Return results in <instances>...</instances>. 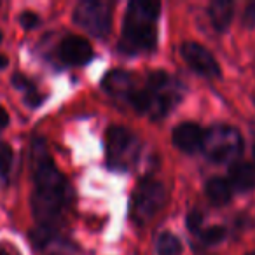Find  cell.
Returning a JSON list of instances; mask_svg holds the SVG:
<instances>
[{
  "instance_id": "obj_1",
  "label": "cell",
  "mask_w": 255,
  "mask_h": 255,
  "mask_svg": "<svg viewBox=\"0 0 255 255\" xmlns=\"http://www.w3.org/2000/svg\"><path fill=\"white\" fill-rule=\"evenodd\" d=\"M30 164H32V175L35 182V191L32 198L33 215L39 226L56 229L61 215L72 201V189L67 178L53 163L42 138H35L32 142Z\"/></svg>"
},
{
  "instance_id": "obj_2",
  "label": "cell",
  "mask_w": 255,
  "mask_h": 255,
  "mask_svg": "<svg viewBox=\"0 0 255 255\" xmlns=\"http://www.w3.org/2000/svg\"><path fill=\"white\" fill-rule=\"evenodd\" d=\"M159 12V2H152V0H133V2H129L126 18L123 21V30H121V53L142 54L156 49V25Z\"/></svg>"
},
{
  "instance_id": "obj_3",
  "label": "cell",
  "mask_w": 255,
  "mask_h": 255,
  "mask_svg": "<svg viewBox=\"0 0 255 255\" xmlns=\"http://www.w3.org/2000/svg\"><path fill=\"white\" fill-rule=\"evenodd\" d=\"M201 150L212 163L229 164L243 152V138L234 126L213 124L205 131Z\"/></svg>"
},
{
  "instance_id": "obj_4",
  "label": "cell",
  "mask_w": 255,
  "mask_h": 255,
  "mask_svg": "<svg viewBox=\"0 0 255 255\" xmlns=\"http://www.w3.org/2000/svg\"><path fill=\"white\" fill-rule=\"evenodd\" d=\"M140 140L124 126H110L105 135L107 163L114 170H129L140 157Z\"/></svg>"
},
{
  "instance_id": "obj_5",
  "label": "cell",
  "mask_w": 255,
  "mask_h": 255,
  "mask_svg": "<svg viewBox=\"0 0 255 255\" xmlns=\"http://www.w3.org/2000/svg\"><path fill=\"white\" fill-rule=\"evenodd\" d=\"M166 203V191L163 184L152 178H143L135 187L129 203V215L138 226L149 224Z\"/></svg>"
},
{
  "instance_id": "obj_6",
  "label": "cell",
  "mask_w": 255,
  "mask_h": 255,
  "mask_svg": "<svg viewBox=\"0 0 255 255\" xmlns=\"http://www.w3.org/2000/svg\"><path fill=\"white\" fill-rule=\"evenodd\" d=\"M74 21L93 37H105L112 26V7L102 0H84L75 7Z\"/></svg>"
},
{
  "instance_id": "obj_7",
  "label": "cell",
  "mask_w": 255,
  "mask_h": 255,
  "mask_svg": "<svg viewBox=\"0 0 255 255\" xmlns=\"http://www.w3.org/2000/svg\"><path fill=\"white\" fill-rule=\"evenodd\" d=\"M180 54L184 61L196 72L198 75L206 79L220 77V67L213 54L205 46L198 42H184L180 47Z\"/></svg>"
},
{
  "instance_id": "obj_8",
  "label": "cell",
  "mask_w": 255,
  "mask_h": 255,
  "mask_svg": "<svg viewBox=\"0 0 255 255\" xmlns=\"http://www.w3.org/2000/svg\"><path fill=\"white\" fill-rule=\"evenodd\" d=\"M58 54L65 65L81 67V65H86L93 60V47L84 37L68 35L61 40L60 47H58Z\"/></svg>"
},
{
  "instance_id": "obj_9",
  "label": "cell",
  "mask_w": 255,
  "mask_h": 255,
  "mask_svg": "<svg viewBox=\"0 0 255 255\" xmlns=\"http://www.w3.org/2000/svg\"><path fill=\"white\" fill-rule=\"evenodd\" d=\"M203 136H205V131L199 124L192 123V121H184V123L175 126L171 138H173V143L178 150L185 154H194L201 150Z\"/></svg>"
},
{
  "instance_id": "obj_10",
  "label": "cell",
  "mask_w": 255,
  "mask_h": 255,
  "mask_svg": "<svg viewBox=\"0 0 255 255\" xmlns=\"http://www.w3.org/2000/svg\"><path fill=\"white\" fill-rule=\"evenodd\" d=\"M102 86L110 96L121 100H129L131 93L136 89L135 86V77L126 70H110L109 74L103 77Z\"/></svg>"
},
{
  "instance_id": "obj_11",
  "label": "cell",
  "mask_w": 255,
  "mask_h": 255,
  "mask_svg": "<svg viewBox=\"0 0 255 255\" xmlns=\"http://www.w3.org/2000/svg\"><path fill=\"white\" fill-rule=\"evenodd\" d=\"M227 182L231 187L240 192L254 191L255 189V164L254 163H234L229 168Z\"/></svg>"
},
{
  "instance_id": "obj_12",
  "label": "cell",
  "mask_w": 255,
  "mask_h": 255,
  "mask_svg": "<svg viewBox=\"0 0 255 255\" xmlns=\"http://www.w3.org/2000/svg\"><path fill=\"white\" fill-rule=\"evenodd\" d=\"M234 4L229 0H213L208 7V16L217 32H226L233 21Z\"/></svg>"
},
{
  "instance_id": "obj_13",
  "label": "cell",
  "mask_w": 255,
  "mask_h": 255,
  "mask_svg": "<svg viewBox=\"0 0 255 255\" xmlns=\"http://www.w3.org/2000/svg\"><path fill=\"white\" fill-rule=\"evenodd\" d=\"M205 194L208 201L215 206H224L231 201L233 198V187L231 184L222 177H213L206 182L205 185Z\"/></svg>"
},
{
  "instance_id": "obj_14",
  "label": "cell",
  "mask_w": 255,
  "mask_h": 255,
  "mask_svg": "<svg viewBox=\"0 0 255 255\" xmlns=\"http://www.w3.org/2000/svg\"><path fill=\"white\" fill-rule=\"evenodd\" d=\"M11 82L16 86L18 89H21V91H25V102L28 103L30 107H39L40 103L44 102L42 95H40L39 91H37L35 84H33L32 81H30L26 75L23 74H14L11 79Z\"/></svg>"
},
{
  "instance_id": "obj_15",
  "label": "cell",
  "mask_w": 255,
  "mask_h": 255,
  "mask_svg": "<svg viewBox=\"0 0 255 255\" xmlns=\"http://www.w3.org/2000/svg\"><path fill=\"white\" fill-rule=\"evenodd\" d=\"M14 164V150L7 143H0V187L9 184Z\"/></svg>"
},
{
  "instance_id": "obj_16",
  "label": "cell",
  "mask_w": 255,
  "mask_h": 255,
  "mask_svg": "<svg viewBox=\"0 0 255 255\" xmlns=\"http://www.w3.org/2000/svg\"><path fill=\"white\" fill-rule=\"evenodd\" d=\"M156 250L159 255H180L182 241L173 233H161L156 241Z\"/></svg>"
},
{
  "instance_id": "obj_17",
  "label": "cell",
  "mask_w": 255,
  "mask_h": 255,
  "mask_svg": "<svg viewBox=\"0 0 255 255\" xmlns=\"http://www.w3.org/2000/svg\"><path fill=\"white\" fill-rule=\"evenodd\" d=\"M226 227L222 226H212V227H206V229L201 231V234H199V238H201V241L205 245H217L220 243V241L226 240Z\"/></svg>"
},
{
  "instance_id": "obj_18",
  "label": "cell",
  "mask_w": 255,
  "mask_h": 255,
  "mask_svg": "<svg viewBox=\"0 0 255 255\" xmlns=\"http://www.w3.org/2000/svg\"><path fill=\"white\" fill-rule=\"evenodd\" d=\"M203 220H205V217H203V213L199 212V210H191V212L187 213V219H185L187 229L194 234H201Z\"/></svg>"
},
{
  "instance_id": "obj_19",
  "label": "cell",
  "mask_w": 255,
  "mask_h": 255,
  "mask_svg": "<svg viewBox=\"0 0 255 255\" xmlns=\"http://www.w3.org/2000/svg\"><path fill=\"white\" fill-rule=\"evenodd\" d=\"M19 23H21V26L25 30H33L40 23V18H39V14H35V12L25 11V12H21V16H19Z\"/></svg>"
},
{
  "instance_id": "obj_20",
  "label": "cell",
  "mask_w": 255,
  "mask_h": 255,
  "mask_svg": "<svg viewBox=\"0 0 255 255\" xmlns=\"http://www.w3.org/2000/svg\"><path fill=\"white\" fill-rule=\"evenodd\" d=\"M241 25L248 30L255 28V2H250V4L245 7L243 18H241Z\"/></svg>"
},
{
  "instance_id": "obj_21",
  "label": "cell",
  "mask_w": 255,
  "mask_h": 255,
  "mask_svg": "<svg viewBox=\"0 0 255 255\" xmlns=\"http://www.w3.org/2000/svg\"><path fill=\"white\" fill-rule=\"evenodd\" d=\"M7 124H9V114H7V110H5L4 107L0 105V131H2Z\"/></svg>"
},
{
  "instance_id": "obj_22",
  "label": "cell",
  "mask_w": 255,
  "mask_h": 255,
  "mask_svg": "<svg viewBox=\"0 0 255 255\" xmlns=\"http://www.w3.org/2000/svg\"><path fill=\"white\" fill-rule=\"evenodd\" d=\"M7 65H9V58L5 56V54L0 53V70H2V68H5Z\"/></svg>"
},
{
  "instance_id": "obj_23",
  "label": "cell",
  "mask_w": 255,
  "mask_h": 255,
  "mask_svg": "<svg viewBox=\"0 0 255 255\" xmlns=\"http://www.w3.org/2000/svg\"><path fill=\"white\" fill-rule=\"evenodd\" d=\"M0 255H9V254H7V252L4 250V248H0Z\"/></svg>"
},
{
  "instance_id": "obj_24",
  "label": "cell",
  "mask_w": 255,
  "mask_h": 255,
  "mask_svg": "<svg viewBox=\"0 0 255 255\" xmlns=\"http://www.w3.org/2000/svg\"><path fill=\"white\" fill-rule=\"evenodd\" d=\"M2 40H4V33L0 32V44H2Z\"/></svg>"
},
{
  "instance_id": "obj_25",
  "label": "cell",
  "mask_w": 255,
  "mask_h": 255,
  "mask_svg": "<svg viewBox=\"0 0 255 255\" xmlns=\"http://www.w3.org/2000/svg\"><path fill=\"white\" fill-rule=\"evenodd\" d=\"M247 255H255V250H254V252H248Z\"/></svg>"
},
{
  "instance_id": "obj_26",
  "label": "cell",
  "mask_w": 255,
  "mask_h": 255,
  "mask_svg": "<svg viewBox=\"0 0 255 255\" xmlns=\"http://www.w3.org/2000/svg\"><path fill=\"white\" fill-rule=\"evenodd\" d=\"M252 152H254V157H255V145H254V149H252Z\"/></svg>"
},
{
  "instance_id": "obj_27",
  "label": "cell",
  "mask_w": 255,
  "mask_h": 255,
  "mask_svg": "<svg viewBox=\"0 0 255 255\" xmlns=\"http://www.w3.org/2000/svg\"><path fill=\"white\" fill-rule=\"evenodd\" d=\"M254 103H255V96H254Z\"/></svg>"
}]
</instances>
